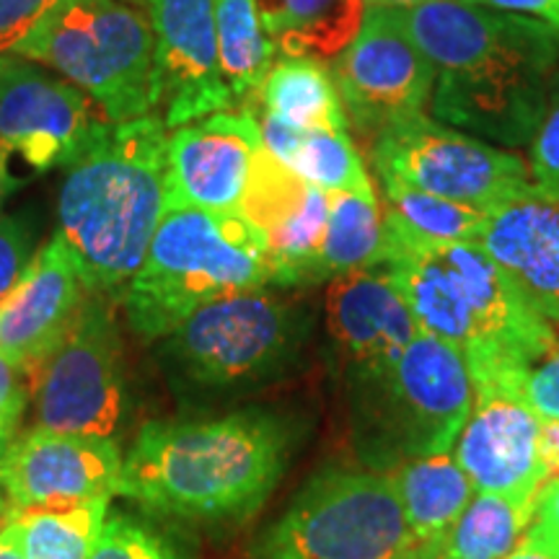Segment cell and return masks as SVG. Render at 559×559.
<instances>
[{"label": "cell", "instance_id": "25", "mask_svg": "<svg viewBox=\"0 0 559 559\" xmlns=\"http://www.w3.org/2000/svg\"><path fill=\"white\" fill-rule=\"evenodd\" d=\"M379 185L389 234L425 243H477L487 210L438 198L396 177H379Z\"/></svg>", "mask_w": 559, "mask_h": 559}, {"label": "cell", "instance_id": "10", "mask_svg": "<svg viewBox=\"0 0 559 559\" xmlns=\"http://www.w3.org/2000/svg\"><path fill=\"white\" fill-rule=\"evenodd\" d=\"M379 177H396L438 198L489 210L534 185L528 164L477 135L415 117L370 143Z\"/></svg>", "mask_w": 559, "mask_h": 559}, {"label": "cell", "instance_id": "38", "mask_svg": "<svg viewBox=\"0 0 559 559\" xmlns=\"http://www.w3.org/2000/svg\"><path fill=\"white\" fill-rule=\"evenodd\" d=\"M536 521H542L559 536V477L542 485L539 498H536Z\"/></svg>", "mask_w": 559, "mask_h": 559}, {"label": "cell", "instance_id": "41", "mask_svg": "<svg viewBox=\"0 0 559 559\" xmlns=\"http://www.w3.org/2000/svg\"><path fill=\"white\" fill-rule=\"evenodd\" d=\"M0 559H24L16 544V536H13L9 526H3V531H0Z\"/></svg>", "mask_w": 559, "mask_h": 559}, {"label": "cell", "instance_id": "8", "mask_svg": "<svg viewBox=\"0 0 559 559\" xmlns=\"http://www.w3.org/2000/svg\"><path fill=\"white\" fill-rule=\"evenodd\" d=\"M153 52L151 21L124 0H58L11 55L58 70L128 122L156 109Z\"/></svg>", "mask_w": 559, "mask_h": 559}, {"label": "cell", "instance_id": "43", "mask_svg": "<svg viewBox=\"0 0 559 559\" xmlns=\"http://www.w3.org/2000/svg\"><path fill=\"white\" fill-rule=\"evenodd\" d=\"M440 544H419L412 551H407L402 559H438Z\"/></svg>", "mask_w": 559, "mask_h": 559}, {"label": "cell", "instance_id": "14", "mask_svg": "<svg viewBox=\"0 0 559 559\" xmlns=\"http://www.w3.org/2000/svg\"><path fill=\"white\" fill-rule=\"evenodd\" d=\"M528 370L474 379V407L461 428L453 456L477 492L534 500L547 481L542 459L544 419L526 400Z\"/></svg>", "mask_w": 559, "mask_h": 559}, {"label": "cell", "instance_id": "18", "mask_svg": "<svg viewBox=\"0 0 559 559\" xmlns=\"http://www.w3.org/2000/svg\"><path fill=\"white\" fill-rule=\"evenodd\" d=\"M324 319L334 358L349 386L386 370L423 332L386 264L330 280Z\"/></svg>", "mask_w": 559, "mask_h": 559}, {"label": "cell", "instance_id": "23", "mask_svg": "<svg viewBox=\"0 0 559 559\" xmlns=\"http://www.w3.org/2000/svg\"><path fill=\"white\" fill-rule=\"evenodd\" d=\"M264 29L283 55L334 60L355 39L362 0H262Z\"/></svg>", "mask_w": 559, "mask_h": 559}, {"label": "cell", "instance_id": "26", "mask_svg": "<svg viewBox=\"0 0 559 559\" xmlns=\"http://www.w3.org/2000/svg\"><path fill=\"white\" fill-rule=\"evenodd\" d=\"M221 75L236 104L257 94L275 66V41L264 29L260 0H215Z\"/></svg>", "mask_w": 559, "mask_h": 559}, {"label": "cell", "instance_id": "44", "mask_svg": "<svg viewBox=\"0 0 559 559\" xmlns=\"http://www.w3.org/2000/svg\"><path fill=\"white\" fill-rule=\"evenodd\" d=\"M9 515H11V500H9V495L0 489V531H3L5 523H9Z\"/></svg>", "mask_w": 559, "mask_h": 559}, {"label": "cell", "instance_id": "27", "mask_svg": "<svg viewBox=\"0 0 559 559\" xmlns=\"http://www.w3.org/2000/svg\"><path fill=\"white\" fill-rule=\"evenodd\" d=\"M536 519V498L477 492L440 542L438 559H506Z\"/></svg>", "mask_w": 559, "mask_h": 559}, {"label": "cell", "instance_id": "37", "mask_svg": "<svg viewBox=\"0 0 559 559\" xmlns=\"http://www.w3.org/2000/svg\"><path fill=\"white\" fill-rule=\"evenodd\" d=\"M506 559H559V536L534 519L523 539Z\"/></svg>", "mask_w": 559, "mask_h": 559}, {"label": "cell", "instance_id": "15", "mask_svg": "<svg viewBox=\"0 0 559 559\" xmlns=\"http://www.w3.org/2000/svg\"><path fill=\"white\" fill-rule=\"evenodd\" d=\"M153 29L156 107L166 128H185L236 107L221 75L215 0H145Z\"/></svg>", "mask_w": 559, "mask_h": 559}, {"label": "cell", "instance_id": "4", "mask_svg": "<svg viewBox=\"0 0 559 559\" xmlns=\"http://www.w3.org/2000/svg\"><path fill=\"white\" fill-rule=\"evenodd\" d=\"M166 122L158 115L115 122L75 160L58 200V236L88 293H115L140 270L166 210Z\"/></svg>", "mask_w": 559, "mask_h": 559}, {"label": "cell", "instance_id": "16", "mask_svg": "<svg viewBox=\"0 0 559 559\" xmlns=\"http://www.w3.org/2000/svg\"><path fill=\"white\" fill-rule=\"evenodd\" d=\"M122 461L109 438L32 430L5 453L3 481L13 513L75 508L120 492Z\"/></svg>", "mask_w": 559, "mask_h": 559}, {"label": "cell", "instance_id": "35", "mask_svg": "<svg viewBox=\"0 0 559 559\" xmlns=\"http://www.w3.org/2000/svg\"><path fill=\"white\" fill-rule=\"evenodd\" d=\"M19 366L0 355V438L11 440L26 407V386L21 381Z\"/></svg>", "mask_w": 559, "mask_h": 559}, {"label": "cell", "instance_id": "13", "mask_svg": "<svg viewBox=\"0 0 559 559\" xmlns=\"http://www.w3.org/2000/svg\"><path fill=\"white\" fill-rule=\"evenodd\" d=\"M111 124L86 91L16 55L0 58V151L19 153L34 171L70 169L102 143Z\"/></svg>", "mask_w": 559, "mask_h": 559}, {"label": "cell", "instance_id": "12", "mask_svg": "<svg viewBox=\"0 0 559 559\" xmlns=\"http://www.w3.org/2000/svg\"><path fill=\"white\" fill-rule=\"evenodd\" d=\"M34 370L39 428L99 438L117 430L124 415L122 340L109 306L96 293Z\"/></svg>", "mask_w": 559, "mask_h": 559}, {"label": "cell", "instance_id": "9", "mask_svg": "<svg viewBox=\"0 0 559 559\" xmlns=\"http://www.w3.org/2000/svg\"><path fill=\"white\" fill-rule=\"evenodd\" d=\"M415 547L386 472L330 466L264 531L254 559H402Z\"/></svg>", "mask_w": 559, "mask_h": 559}, {"label": "cell", "instance_id": "22", "mask_svg": "<svg viewBox=\"0 0 559 559\" xmlns=\"http://www.w3.org/2000/svg\"><path fill=\"white\" fill-rule=\"evenodd\" d=\"M251 99L260 104L254 115L275 117L298 132L347 130L332 70L317 58L283 55Z\"/></svg>", "mask_w": 559, "mask_h": 559}, {"label": "cell", "instance_id": "17", "mask_svg": "<svg viewBox=\"0 0 559 559\" xmlns=\"http://www.w3.org/2000/svg\"><path fill=\"white\" fill-rule=\"evenodd\" d=\"M264 151L254 111H215L177 128L166 148V207L234 213Z\"/></svg>", "mask_w": 559, "mask_h": 559}, {"label": "cell", "instance_id": "47", "mask_svg": "<svg viewBox=\"0 0 559 559\" xmlns=\"http://www.w3.org/2000/svg\"><path fill=\"white\" fill-rule=\"evenodd\" d=\"M260 3H262V0H260Z\"/></svg>", "mask_w": 559, "mask_h": 559}, {"label": "cell", "instance_id": "31", "mask_svg": "<svg viewBox=\"0 0 559 559\" xmlns=\"http://www.w3.org/2000/svg\"><path fill=\"white\" fill-rule=\"evenodd\" d=\"M528 171L539 190L559 194V81L528 143Z\"/></svg>", "mask_w": 559, "mask_h": 559}, {"label": "cell", "instance_id": "45", "mask_svg": "<svg viewBox=\"0 0 559 559\" xmlns=\"http://www.w3.org/2000/svg\"><path fill=\"white\" fill-rule=\"evenodd\" d=\"M5 453H9V440L0 438V472H3V461H5Z\"/></svg>", "mask_w": 559, "mask_h": 559}, {"label": "cell", "instance_id": "28", "mask_svg": "<svg viewBox=\"0 0 559 559\" xmlns=\"http://www.w3.org/2000/svg\"><path fill=\"white\" fill-rule=\"evenodd\" d=\"M109 500L75 508L21 510L9 515V526L24 559H88L107 521Z\"/></svg>", "mask_w": 559, "mask_h": 559}, {"label": "cell", "instance_id": "6", "mask_svg": "<svg viewBox=\"0 0 559 559\" xmlns=\"http://www.w3.org/2000/svg\"><path fill=\"white\" fill-rule=\"evenodd\" d=\"M288 290L264 285L192 311L160 347L171 381L187 391L234 394L283 379L317 321L309 300Z\"/></svg>", "mask_w": 559, "mask_h": 559}, {"label": "cell", "instance_id": "46", "mask_svg": "<svg viewBox=\"0 0 559 559\" xmlns=\"http://www.w3.org/2000/svg\"><path fill=\"white\" fill-rule=\"evenodd\" d=\"M132 3H145V0H132Z\"/></svg>", "mask_w": 559, "mask_h": 559}, {"label": "cell", "instance_id": "20", "mask_svg": "<svg viewBox=\"0 0 559 559\" xmlns=\"http://www.w3.org/2000/svg\"><path fill=\"white\" fill-rule=\"evenodd\" d=\"M83 290L79 262L55 234L0 304V355L24 370L37 368L73 326Z\"/></svg>", "mask_w": 559, "mask_h": 559}, {"label": "cell", "instance_id": "33", "mask_svg": "<svg viewBox=\"0 0 559 559\" xmlns=\"http://www.w3.org/2000/svg\"><path fill=\"white\" fill-rule=\"evenodd\" d=\"M526 400L544 423H559V342L526 373Z\"/></svg>", "mask_w": 559, "mask_h": 559}, {"label": "cell", "instance_id": "19", "mask_svg": "<svg viewBox=\"0 0 559 559\" xmlns=\"http://www.w3.org/2000/svg\"><path fill=\"white\" fill-rule=\"evenodd\" d=\"M477 247L506 272L531 309L559 321V194L531 185L489 207Z\"/></svg>", "mask_w": 559, "mask_h": 559}, {"label": "cell", "instance_id": "39", "mask_svg": "<svg viewBox=\"0 0 559 559\" xmlns=\"http://www.w3.org/2000/svg\"><path fill=\"white\" fill-rule=\"evenodd\" d=\"M542 459H544V472H547V479L559 477V423H544Z\"/></svg>", "mask_w": 559, "mask_h": 559}, {"label": "cell", "instance_id": "36", "mask_svg": "<svg viewBox=\"0 0 559 559\" xmlns=\"http://www.w3.org/2000/svg\"><path fill=\"white\" fill-rule=\"evenodd\" d=\"M464 3L536 19L559 32V0H464Z\"/></svg>", "mask_w": 559, "mask_h": 559}, {"label": "cell", "instance_id": "2", "mask_svg": "<svg viewBox=\"0 0 559 559\" xmlns=\"http://www.w3.org/2000/svg\"><path fill=\"white\" fill-rule=\"evenodd\" d=\"M290 443L288 423L262 409L145 425L122 464L120 492L179 519H243L283 477Z\"/></svg>", "mask_w": 559, "mask_h": 559}, {"label": "cell", "instance_id": "34", "mask_svg": "<svg viewBox=\"0 0 559 559\" xmlns=\"http://www.w3.org/2000/svg\"><path fill=\"white\" fill-rule=\"evenodd\" d=\"M58 0H0V58L29 34Z\"/></svg>", "mask_w": 559, "mask_h": 559}, {"label": "cell", "instance_id": "21", "mask_svg": "<svg viewBox=\"0 0 559 559\" xmlns=\"http://www.w3.org/2000/svg\"><path fill=\"white\" fill-rule=\"evenodd\" d=\"M419 544H440L469 506L477 487L453 451L409 459L389 472Z\"/></svg>", "mask_w": 559, "mask_h": 559}, {"label": "cell", "instance_id": "5", "mask_svg": "<svg viewBox=\"0 0 559 559\" xmlns=\"http://www.w3.org/2000/svg\"><path fill=\"white\" fill-rule=\"evenodd\" d=\"M272 285L267 239L239 210L166 207L124 311L140 340L156 342L210 300Z\"/></svg>", "mask_w": 559, "mask_h": 559}, {"label": "cell", "instance_id": "3", "mask_svg": "<svg viewBox=\"0 0 559 559\" xmlns=\"http://www.w3.org/2000/svg\"><path fill=\"white\" fill-rule=\"evenodd\" d=\"M383 264L419 330L456 349L472 379L528 370L559 342L477 243L407 241L383 226Z\"/></svg>", "mask_w": 559, "mask_h": 559}, {"label": "cell", "instance_id": "7", "mask_svg": "<svg viewBox=\"0 0 559 559\" xmlns=\"http://www.w3.org/2000/svg\"><path fill=\"white\" fill-rule=\"evenodd\" d=\"M355 432L370 469L391 472L409 459L449 453L474 407L466 360L419 332L386 370L353 386Z\"/></svg>", "mask_w": 559, "mask_h": 559}, {"label": "cell", "instance_id": "24", "mask_svg": "<svg viewBox=\"0 0 559 559\" xmlns=\"http://www.w3.org/2000/svg\"><path fill=\"white\" fill-rule=\"evenodd\" d=\"M376 264H383V205L376 192H332L309 288Z\"/></svg>", "mask_w": 559, "mask_h": 559}, {"label": "cell", "instance_id": "40", "mask_svg": "<svg viewBox=\"0 0 559 559\" xmlns=\"http://www.w3.org/2000/svg\"><path fill=\"white\" fill-rule=\"evenodd\" d=\"M9 160H11V153L0 151V205H3V200L19 187V179L11 174Z\"/></svg>", "mask_w": 559, "mask_h": 559}, {"label": "cell", "instance_id": "1", "mask_svg": "<svg viewBox=\"0 0 559 559\" xmlns=\"http://www.w3.org/2000/svg\"><path fill=\"white\" fill-rule=\"evenodd\" d=\"M404 19L436 70L432 120L506 148L528 145L559 81V32L464 0H432Z\"/></svg>", "mask_w": 559, "mask_h": 559}, {"label": "cell", "instance_id": "30", "mask_svg": "<svg viewBox=\"0 0 559 559\" xmlns=\"http://www.w3.org/2000/svg\"><path fill=\"white\" fill-rule=\"evenodd\" d=\"M88 559H181L169 542L130 515H109Z\"/></svg>", "mask_w": 559, "mask_h": 559}, {"label": "cell", "instance_id": "29", "mask_svg": "<svg viewBox=\"0 0 559 559\" xmlns=\"http://www.w3.org/2000/svg\"><path fill=\"white\" fill-rule=\"evenodd\" d=\"M288 169L317 190L332 192H376L358 148L347 130H313L300 135Z\"/></svg>", "mask_w": 559, "mask_h": 559}, {"label": "cell", "instance_id": "11", "mask_svg": "<svg viewBox=\"0 0 559 559\" xmlns=\"http://www.w3.org/2000/svg\"><path fill=\"white\" fill-rule=\"evenodd\" d=\"M347 124L373 143L383 130L423 117L436 70L412 37L404 9L368 5L355 39L332 62Z\"/></svg>", "mask_w": 559, "mask_h": 559}, {"label": "cell", "instance_id": "32", "mask_svg": "<svg viewBox=\"0 0 559 559\" xmlns=\"http://www.w3.org/2000/svg\"><path fill=\"white\" fill-rule=\"evenodd\" d=\"M34 262V228L24 215H0V304Z\"/></svg>", "mask_w": 559, "mask_h": 559}, {"label": "cell", "instance_id": "42", "mask_svg": "<svg viewBox=\"0 0 559 559\" xmlns=\"http://www.w3.org/2000/svg\"><path fill=\"white\" fill-rule=\"evenodd\" d=\"M368 5H389V9H417V5H425V3H432V0H362Z\"/></svg>", "mask_w": 559, "mask_h": 559}]
</instances>
